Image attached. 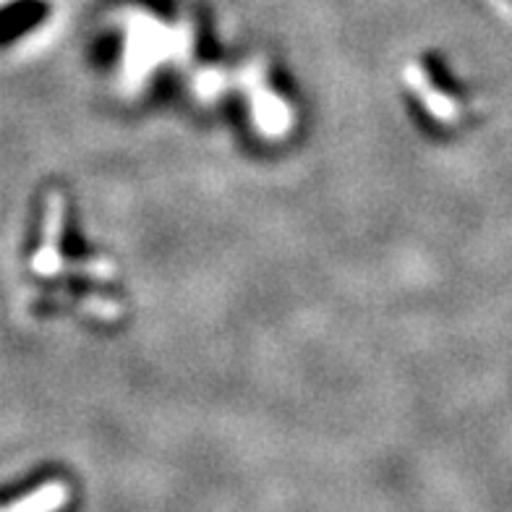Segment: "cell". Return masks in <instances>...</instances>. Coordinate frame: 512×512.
Returning <instances> with one entry per match:
<instances>
[{"label": "cell", "mask_w": 512, "mask_h": 512, "mask_svg": "<svg viewBox=\"0 0 512 512\" xmlns=\"http://www.w3.org/2000/svg\"><path fill=\"white\" fill-rule=\"evenodd\" d=\"M63 196L53 194L50 196L48 207V238H45V246L40 249V254L34 256V270L42 272V275H53V272L61 270V262H58V254H55V241H58V228L63 223Z\"/></svg>", "instance_id": "cell-1"}, {"label": "cell", "mask_w": 512, "mask_h": 512, "mask_svg": "<svg viewBox=\"0 0 512 512\" xmlns=\"http://www.w3.org/2000/svg\"><path fill=\"white\" fill-rule=\"evenodd\" d=\"M68 502V489L63 484H48L29 494L27 499H16L3 512H55Z\"/></svg>", "instance_id": "cell-2"}]
</instances>
